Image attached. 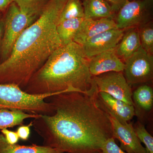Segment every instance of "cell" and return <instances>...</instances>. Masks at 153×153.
I'll list each match as a JSON object with an SVG mask.
<instances>
[{
	"mask_svg": "<svg viewBox=\"0 0 153 153\" xmlns=\"http://www.w3.org/2000/svg\"><path fill=\"white\" fill-rule=\"evenodd\" d=\"M117 28L115 20L111 18L84 19L77 31L74 42L82 45L86 41L98 34Z\"/></svg>",
	"mask_w": 153,
	"mask_h": 153,
	"instance_id": "cell-12",
	"label": "cell"
},
{
	"mask_svg": "<svg viewBox=\"0 0 153 153\" xmlns=\"http://www.w3.org/2000/svg\"><path fill=\"white\" fill-rule=\"evenodd\" d=\"M0 153H59L55 149L36 144L22 146L9 144L2 134H0Z\"/></svg>",
	"mask_w": 153,
	"mask_h": 153,
	"instance_id": "cell-17",
	"label": "cell"
},
{
	"mask_svg": "<svg viewBox=\"0 0 153 153\" xmlns=\"http://www.w3.org/2000/svg\"><path fill=\"white\" fill-rule=\"evenodd\" d=\"M101 153H127L123 150L115 142L114 138L108 139L102 145Z\"/></svg>",
	"mask_w": 153,
	"mask_h": 153,
	"instance_id": "cell-24",
	"label": "cell"
},
{
	"mask_svg": "<svg viewBox=\"0 0 153 153\" xmlns=\"http://www.w3.org/2000/svg\"><path fill=\"white\" fill-rule=\"evenodd\" d=\"M124 33L123 30L117 28L111 29L91 38L81 46L89 59L102 52L115 49Z\"/></svg>",
	"mask_w": 153,
	"mask_h": 153,
	"instance_id": "cell-10",
	"label": "cell"
},
{
	"mask_svg": "<svg viewBox=\"0 0 153 153\" xmlns=\"http://www.w3.org/2000/svg\"><path fill=\"white\" fill-rule=\"evenodd\" d=\"M33 125V122L27 126H21L18 128L17 133L19 139L22 140L26 141L28 140L30 134V127Z\"/></svg>",
	"mask_w": 153,
	"mask_h": 153,
	"instance_id": "cell-26",
	"label": "cell"
},
{
	"mask_svg": "<svg viewBox=\"0 0 153 153\" xmlns=\"http://www.w3.org/2000/svg\"><path fill=\"white\" fill-rule=\"evenodd\" d=\"M138 28L126 30L125 33L115 48L118 57L124 61L127 60L140 48Z\"/></svg>",
	"mask_w": 153,
	"mask_h": 153,
	"instance_id": "cell-14",
	"label": "cell"
},
{
	"mask_svg": "<svg viewBox=\"0 0 153 153\" xmlns=\"http://www.w3.org/2000/svg\"><path fill=\"white\" fill-rule=\"evenodd\" d=\"M63 92L30 94L18 85L0 83V109L19 110L31 114L50 115L53 107L47 98Z\"/></svg>",
	"mask_w": 153,
	"mask_h": 153,
	"instance_id": "cell-4",
	"label": "cell"
},
{
	"mask_svg": "<svg viewBox=\"0 0 153 153\" xmlns=\"http://www.w3.org/2000/svg\"><path fill=\"white\" fill-rule=\"evenodd\" d=\"M49 0H15L14 2L25 13L38 18Z\"/></svg>",
	"mask_w": 153,
	"mask_h": 153,
	"instance_id": "cell-21",
	"label": "cell"
},
{
	"mask_svg": "<svg viewBox=\"0 0 153 153\" xmlns=\"http://www.w3.org/2000/svg\"><path fill=\"white\" fill-rule=\"evenodd\" d=\"M117 12L115 21L117 29L138 28L152 21L153 0H129Z\"/></svg>",
	"mask_w": 153,
	"mask_h": 153,
	"instance_id": "cell-6",
	"label": "cell"
},
{
	"mask_svg": "<svg viewBox=\"0 0 153 153\" xmlns=\"http://www.w3.org/2000/svg\"><path fill=\"white\" fill-rule=\"evenodd\" d=\"M132 100L134 106L140 110L149 112L153 106L152 88L147 84L140 85L132 92Z\"/></svg>",
	"mask_w": 153,
	"mask_h": 153,
	"instance_id": "cell-19",
	"label": "cell"
},
{
	"mask_svg": "<svg viewBox=\"0 0 153 153\" xmlns=\"http://www.w3.org/2000/svg\"><path fill=\"white\" fill-rule=\"evenodd\" d=\"M48 99L53 113L34 121L44 146L59 153H101L104 143L113 137L112 129L97 88L88 93L63 92Z\"/></svg>",
	"mask_w": 153,
	"mask_h": 153,
	"instance_id": "cell-1",
	"label": "cell"
},
{
	"mask_svg": "<svg viewBox=\"0 0 153 153\" xmlns=\"http://www.w3.org/2000/svg\"><path fill=\"white\" fill-rule=\"evenodd\" d=\"M108 113L112 126L113 137L120 142V147L127 153H147L137 136L132 123H121L113 115Z\"/></svg>",
	"mask_w": 153,
	"mask_h": 153,
	"instance_id": "cell-9",
	"label": "cell"
},
{
	"mask_svg": "<svg viewBox=\"0 0 153 153\" xmlns=\"http://www.w3.org/2000/svg\"><path fill=\"white\" fill-rule=\"evenodd\" d=\"M1 132L7 142L9 144L14 145L19 142V138L16 132L12 131L7 128L1 130Z\"/></svg>",
	"mask_w": 153,
	"mask_h": 153,
	"instance_id": "cell-25",
	"label": "cell"
},
{
	"mask_svg": "<svg viewBox=\"0 0 153 153\" xmlns=\"http://www.w3.org/2000/svg\"><path fill=\"white\" fill-rule=\"evenodd\" d=\"M88 68L92 76L110 71H123L124 63L118 57L115 49L102 52L88 59Z\"/></svg>",
	"mask_w": 153,
	"mask_h": 153,
	"instance_id": "cell-11",
	"label": "cell"
},
{
	"mask_svg": "<svg viewBox=\"0 0 153 153\" xmlns=\"http://www.w3.org/2000/svg\"><path fill=\"white\" fill-rule=\"evenodd\" d=\"M81 45H61L33 75L25 91L33 94L60 92L88 93L97 88Z\"/></svg>",
	"mask_w": 153,
	"mask_h": 153,
	"instance_id": "cell-3",
	"label": "cell"
},
{
	"mask_svg": "<svg viewBox=\"0 0 153 153\" xmlns=\"http://www.w3.org/2000/svg\"><path fill=\"white\" fill-rule=\"evenodd\" d=\"M38 18L22 12L15 2L9 6L3 18L4 30L0 45V62L9 57L19 36Z\"/></svg>",
	"mask_w": 153,
	"mask_h": 153,
	"instance_id": "cell-5",
	"label": "cell"
},
{
	"mask_svg": "<svg viewBox=\"0 0 153 153\" xmlns=\"http://www.w3.org/2000/svg\"><path fill=\"white\" fill-rule=\"evenodd\" d=\"M98 98L107 112L113 115L121 123L129 122L135 114L134 105L114 98L108 94L98 92Z\"/></svg>",
	"mask_w": 153,
	"mask_h": 153,
	"instance_id": "cell-13",
	"label": "cell"
},
{
	"mask_svg": "<svg viewBox=\"0 0 153 153\" xmlns=\"http://www.w3.org/2000/svg\"><path fill=\"white\" fill-rule=\"evenodd\" d=\"M84 18V10L80 0H67L61 11L58 24L68 19Z\"/></svg>",
	"mask_w": 153,
	"mask_h": 153,
	"instance_id": "cell-20",
	"label": "cell"
},
{
	"mask_svg": "<svg viewBox=\"0 0 153 153\" xmlns=\"http://www.w3.org/2000/svg\"><path fill=\"white\" fill-rule=\"evenodd\" d=\"M84 19H113L114 11L105 0H82Z\"/></svg>",
	"mask_w": 153,
	"mask_h": 153,
	"instance_id": "cell-15",
	"label": "cell"
},
{
	"mask_svg": "<svg viewBox=\"0 0 153 153\" xmlns=\"http://www.w3.org/2000/svg\"><path fill=\"white\" fill-rule=\"evenodd\" d=\"M1 39L2 38H1V39H0V45H1Z\"/></svg>",
	"mask_w": 153,
	"mask_h": 153,
	"instance_id": "cell-30",
	"label": "cell"
},
{
	"mask_svg": "<svg viewBox=\"0 0 153 153\" xmlns=\"http://www.w3.org/2000/svg\"><path fill=\"white\" fill-rule=\"evenodd\" d=\"M141 47L148 53L153 54V21L138 28Z\"/></svg>",
	"mask_w": 153,
	"mask_h": 153,
	"instance_id": "cell-22",
	"label": "cell"
},
{
	"mask_svg": "<svg viewBox=\"0 0 153 153\" xmlns=\"http://www.w3.org/2000/svg\"><path fill=\"white\" fill-rule=\"evenodd\" d=\"M111 6L114 13L118 12L129 0H105Z\"/></svg>",
	"mask_w": 153,
	"mask_h": 153,
	"instance_id": "cell-27",
	"label": "cell"
},
{
	"mask_svg": "<svg viewBox=\"0 0 153 153\" xmlns=\"http://www.w3.org/2000/svg\"><path fill=\"white\" fill-rule=\"evenodd\" d=\"M124 63V75L130 85L144 84L153 79V55L141 47Z\"/></svg>",
	"mask_w": 153,
	"mask_h": 153,
	"instance_id": "cell-7",
	"label": "cell"
},
{
	"mask_svg": "<svg viewBox=\"0 0 153 153\" xmlns=\"http://www.w3.org/2000/svg\"><path fill=\"white\" fill-rule=\"evenodd\" d=\"M40 115L19 110L0 109V130L21 125L25 120L37 118Z\"/></svg>",
	"mask_w": 153,
	"mask_h": 153,
	"instance_id": "cell-16",
	"label": "cell"
},
{
	"mask_svg": "<svg viewBox=\"0 0 153 153\" xmlns=\"http://www.w3.org/2000/svg\"><path fill=\"white\" fill-rule=\"evenodd\" d=\"M98 92L108 94L113 97L134 105L131 85L123 71H110L93 76Z\"/></svg>",
	"mask_w": 153,
	"mask_h": 153,
	"instance_id": "cell-8",
	"label": "cell"
},
{
	"mask_svg": "<svg viewBox=\"0 0 153 153\" xmlns=\"http://www.w3.org/2000/svg\"><path fill=\"white\" fill-rule=\"evenodd\" d=\"M67 0H49L38 19L19 36L9 57L0 62V83L23 89L61 46L57 26Z\"/></svg>",
	"mask_w": 153,
	"mask_h": 153,
	"instance_id": "cell-2",
	"label": "cell"
},
{
	"mask_svg": "<svg viewBox=\"0 0 153 153\" xmlns=\"http://www.w3.org/2000/svg\"><path fill=\"white\" fill-rule=\"evenodd\" d=\"M84 18L68 19L57 26V35L61 45H65L73 42L77 31Z\"/></svg>",
	"mask_w": 153,
	"mask_h": 153,
	"instance_id": "cell-18",
	"label": "cell"
},
{
	"mask_svg": "<svg viewBox=\"0 0 153 153\" xmlns=\"http://www.w3.org/2000/svg\"><path fill=\"white\" fill-rule=\"evenodd\" d=\"M4 30V22L3 18L0 19V39L2 38Z\"/></svg>",
	"mask_w": 153,
	"mask_h": 153,
	"instance_id": "cell-28",
	"label": "cell"
},
{
	"mask_svg": "<svg viewBox=\"0 0 153 153\" xmlns=\"http://www.w3.org/2000/svg\"><path fill=\"white\" fill-rule=\"evenodd\" d=\"M65 153V152H61V153Z\"/></svg>",
	"mask_w": 153,
	"mask_h": 153,
	"instance_id": "cell-31",
	"label": "cell"
},
{
	"mask_svg": "<svg viewBox=\"0 0 153 153\" xmlns=\"http://www.w3.org/2000/svg\"><path fill=\"white\" fill-rule=\"evenodd\" d=\"M1 13H2L1 12H0V19H1Z\"/></svg>",
	"mask_w": 153,
	"mask_h": 153,
	"instance_id": "cell-29",
	"label": "cell"
},
{
	"mask_svg": "<svg viewBox=\"0 0 153 153\" xmlns=\"http://www.w3.org/2000/svg\"><path fill=\"white\" fill-rule=\"evenodd\" d=\"M134 128L140 141L145 145L146 153H153V137L146 129L145 126L137 122Z\"/></svg>",
	"mask_w": 153,
	"mask_h": 153,
	"instance_id": "cell-23",
	"label": "cell"
}]
</instances>
